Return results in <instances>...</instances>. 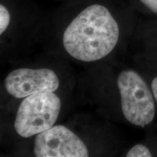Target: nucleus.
Returning <instances> with one entry per match:
<instances>
[{"mask_svg":"<svg viewBox=\"0 0 157 157\" xmlns=\"http://www.w3.org/2000/svg\"><path fill=\"white\" fill-rule=\"evenodd\" d=\"M119 29L106 7L92 5L74 18L64 31L63 44L76 60L93 62L107 56L117 45Z\"/></svg>","mask_w":157,"mask_h":157,"instance_id":"nucleus-1","label":"nucleus"},{"mask_svg":"<svg viewBox=\"0 0 157 157\" xmlns=\"http://www.w3.org/2000/svg\"><path fill=\"white\" fill-rule=\"evenodd\" d=\"M61 102L53 92L25 97L15 117L14 127L21 137H29L48 130L56 123Z\"/></svg>","mask_w":157,"mask_h":157,"instance_id":"nucleus-2","label":"nucleus"},{"mask_svg":"<svg viewBox=\"0 0 157 157\" xmlns=\"http://www.w3.org/2000/svg\"><path fill=\"white\" fill-rule=\"evenodd\" d=\"M117 86L125 119L139 127L151 123L155 117L154 96L143 78L134 71L125 70L118 76Z\"/></svg>","mask_w":157,"mask_h":157,"instance_id":"nucleus-3","label":"nucleus"},{"mask_svg":"<svg viewBox=\"0 0 157 157\" xmlns=\"http://www.w3.org/2000/svg\"><path fill=\"white\" fill-rule=\"evenodd\" d=\"M34 153L36 157H87V146L66 127L52 126L39 133L35 139Z\"/></svg>","mask_w":157,"mask_h":157,"instance_id":"nucleus-4","label":"nucleus"},{"mask_svg":"<svg viewBox=\"0 0 157 157\" xmlns=\"http://www.w3.org/2000/svg\"><path fill=\"white\" fill-rule=\"evenodd\" d=\"M60 85L59 78L48 68H17L5 80V87L13 97L22 98L35 94L55 92Z\"/></svg>","mask_w":157,"mask_h":157,"instance_id":"nucleus-5","label":"nucleus"},{"mask_svg":"<svg viewBox=\"0 0 157 157\" xmlns=\"http://www.w3.org/2000/svg\"><path fill=\"white\" fill-rule=\"evenodd\" d=\"M127 157H151L152 156L149 149L144 145L137 144L129 150Z\"/></svg>","mask_w":157,"mask_h":157,"instance_id":"nucleus-6","label":"nucleus"},{"mask_svg":"<svg viewBox=\"0 0 157 157\" xmlns=\"http://www.w3.org/2000/svg\"><path fill=\"white\" fill-rule=\"evenodd\" d=\"M10 21L9 11L3 5H0V34H2L7 29Z\"/></svg>","mask_w":157,"mask_h":157,"instance_id":"nucleus-7","label":"nucleus"},{"mask_svg":"<svg viewBox=\"0 0 157 157\" xmlns=\"http://www.w3.org/2000/svg\"><path fill=\"white\" fill-rule=\"evenodd\" d=\"M147 8L157 14V0H140Z\"/></svg>","mask_w":157,"mask_h":157,"instance_id":"nucleus-8","label":"nucleus"},{"mask_svg":"<svg viewBox=\"0 0 157 157\" xmlns=\"http://www.w3.org/2000/svg\"><path fill=\"white\" fill-rule=\"evenodd\" d=\"M151 90L153 95H154L155 99L157 102V76L153 79L151 83Z\"/></svg>","mask_w":157,"mask_h":157,"instance_id":"nucleus-9","label":"nucleus"}]
</instances>
